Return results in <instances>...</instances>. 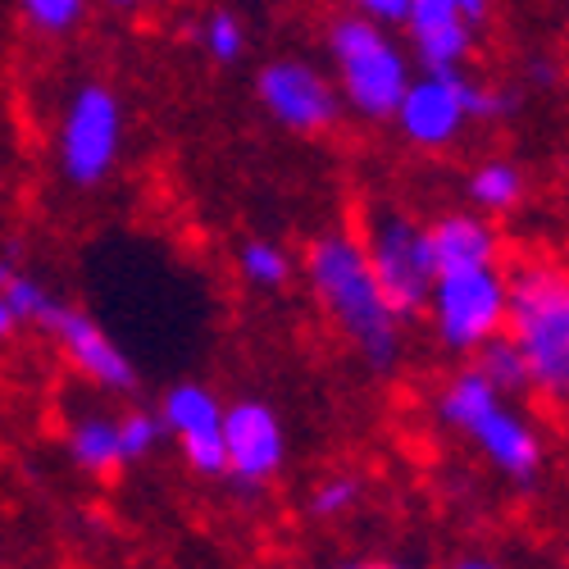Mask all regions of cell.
Instances as JSON below:
<instances>
[{
    "mask_svg": "<svg viewBox=\"0 0 569 569\" xmlns=\"http://www.w3.org/2000/svg\"><path fill=\"white\" fill-rule=\"evenodd\" d=\"M306 282L338 333L360 351L373 373H392L401 365L406 323L388 306L383 288L365 260V247L351 228H323L306 247Z\"/></svg>",
    "mask_w": 569,
    "mask_h": 569,
    "instance_id": "1",
    "label": "cell"
},
{
    "mask_svg": "<svg viewBox=\"0 0 569 569\" xmlns=\"http://www.w3.org/2000/svg\"><path fill=\"white\" fill-rule=\"evenodd\" d=\"M506 338L529 369V392L551 406H569V269L529 260L506 273Z\"/></svg>",
    "mask_w": 569,
    "mask_h": 569,
    "instance_id": "2",
    "label": "cell"
},
{
    "mask_svg": "<svg viewBox=\"0 0 569 569\" xmlns=\"http://www.w3.org/2000/svg\"><path fill=\"white\" fill-rule=\"evenodd\" d=\"M323 51L333 60V82L342 91V106L365 123H388L401 91L415 78V60L406 41L365 14L342 10L323 28Z\"/></svg>",
    "mask_w": 569,
    "mask_h": 569,
    "instance_id": "3",
    "label": "cell"
},
{
    "mask_svg": "<svg viewBox=\"0 0 569 569\" xmlns=\"http://www.w3.org/2000/svg\"><path fill=\"white\" fill-rule=\"evenodd\" d=\"M438 419L479 447L483 460L497 473H506L510 483L525 488V483H533L542 473V438H538V429L473 365L451 373L442 383Z\"/></svg>",
    "mask_w": 569,
    "mask_h": 569,
    "instance_id": "4",
    "label": "cell"
},
{
    "mask_svg": "<svg viewBox=\"0 0 569 569\" xmlns=\"http://www.w3.org/2000/svg\"><path fill=\"white\" fill-rule=\"evenodd\" d=\"M360 247L365 260L383 288L388 306L397 310L401 323H410L415 315H423L433 292V247H429V223H419L410 210H401L397 201H365L360 210Z\"/></svg>",
    "mask_w": 569,
    "mask_h": 569,
    "instance_id": "5",
    "label": "cell"
},
{
    "mask_svg": "<svg viewBox=\"0 0 569 569\" xmlns=\"http://www.w3.org/2000/svg\"><path fill=\"white\" fill-rule=\"evenodd\" d=\"M123 101L101 78H87L69 91V101L56 123V164L60 178L78 192L110 182L123 156Z\"/></svg>",
    "mask_w": 569,
    "mask_h": 569,
    "instance_id": "6",
    "label": "cell"
},
{
    "mask_svg": "<svg viewBox=\"0 0 569 569\" xmlns=\"http://www.w3.org/2000/svg\"><path fill=\"white\" fill-rule=\"evenodd\" d=\"M506 301H510V282H506L501 264L447 269L433 278L423 315H429L442 351L473 356L488 338L506 333Z\"/></svg>",
    "mask_w": 569,
    "mask_h": 569,
    "instance_id": "7",
    "label": "cell"
},
{
    "mask_svg": "<svg viewBox=\"0 0 569 569\" xmlns=\"http://www.w3.org/2000/svg\"><path fill=\"white\" fill-rule=\"evenodd\" d=\"M256 101L260 110L297 137H323L342 123V91L333 73H323L315 60L273 56L256 69Z\"/></svg>",
    "mask_w": 569,
    "mask_h": 569,
    "instance_id": "8",
    "label": "cell"
},
{
    "mask_svg": "<svg viewBox=\"0 0 569 569\" xmlns=\"http://www.w3.org/2000/svg\"><path fill=\"white\" fill-rule=\"evenodd\" d=\"M469 73L447 69V73H415L410 87L392 110V123L406 147L415 151H447L460 141V132L473 123L469 119Z\"/></svg>",
    "mask_w": 569,
    "mask_h": 569,
    "instance_id": "9",
    "label": "cell"
},
{
    "mask_svg": "<svg viewBox=\"0 0 569 569\" xmlns=\"http://www.w3.org/2000/svg\"><path fill=\"white\" fill-rule=\"evenodd\" d=\"M223 479H237L242 488H264L288 465V433L269 401L242 397L223 406Z\"/></svg>",
    "mask_w": 569,
    "mask_h": 569,
    "instance_id": "10",
    "label": "cell"
},
{
    "mask_svg": "<svg viewBox=\"0 0 569 569\" xmlns=\"http://www.w3.org/2000/svg\"><path fill=\"white\" fill-rule=\"evenodd\" d=\"M160 419L178 442L187 469L201 473V479H223V401L206 383H192V378L173 383L160 397Z\"/></svg>",
    "mask_w": 569,
    "mask_h": 569,
    "instance_id": "11",
    "label": "cell"
},
{
    "mask_svg": "<svg viewBox=\"0 0 569 569\" xmlns=\"http://www.w3.org/2000/svg\"><path fill=\"white\" fill-rule=\"evenodd\" d=\"M401 28H406V51L423 73L465 69L473 51H479V23H469V14L456 0H410Z\"/></svg>",
    "mask_w": 569,
    "mask_h": 569,
    "instance_id": "12",
    "label": "cell"
},
{
    "mask_svg": "<svg viewBox=\"0 0 569 569\" xmlns=\"http://www.w3.org/2000/svg\"><path fill=\"white\" fill-rule=\"evenodd\" d=\"M46 338H56V347L64 351V360L87 378L91 388L114 392V397L137 392V365L128 360V351L87 310H78V306L64 301L60 319L51 323V333H46Z\"/></svg>",
    "mask_w": 569,
    "mask_h": 569,
    "instance_id": "13",
    "label": "cell"
},
{
    "mask_svg": "<svg viewBox=\"0 0 569 569\" xmlns=\"http://www.w3.org/2000/svg\"><path fill=\"white\" fill-rule=\"evenodd\" d=\"M429 247H433L438 273L479 269V264L501 260V232H497L492 214H483V210H451L429 223Z\"/></svg>",
    "mask_w": 569,
    "mask_h": 569,
    "instance_id": "14",
    "label": "cell"
},
{
    "mask_svg": "<svg viewBox=\"0 0 569 569\" xmlns=\"http://www.w3.org/2000/svg\"><path fill=\"white\" fill-rule=\"evenodd\" d=\"M465 197H469L473 210H483V214H515L529 197V173L515 160H501V156L479 160L465 178Z\"/></svg>",
    "mask_w": 569,
    "mask_h": 569,
    "instance_id": "15",
    "label": "cell"
},
{
    "mask_svg": "<svg viewBox=\"0 0 569 569\" xmlns=\"http://www.w3.org/2000/svg\"><path fill=\"white\" fill-rule=\"evenodd\" d=\"M0 292H6L19 328H37V333H51V323L64 310V301L51 288H46L41 278H32L19 264V256H0Z\"/></svg>",
    "mask_w": 569,
    "mask_h": 569,
    "instance_id": "16",
    "label": "cell"
},
{
    "mask_svg": "<svg viewBox=\"0 0 569 569\" xmlns=\"http://www.w3.org/2000/svg\"><path fill=\"white\" fill-rule=\"evenodd\" d=\"M69 460L91 473V479H110L123 469L119 451V419L114 415H78L69 429Z\"/></svg>",
    "mask_w": 569,
    "mask_h": 569,
    "instance_id": "17",
    "label": "cell"
},
{
    "mask_svg": "<svg viewBox=\"0 0 569 569\" xmlns=\"http://www.w3.org/2000/svg\"><path fill=\"white\" fill-rule=\"evenodd\" d=\"M237 273H242L256 292H282L297 273V260L278 242H269V237H251V242L237 247Z\"/></svg>",
    "mask_w": 569,
    "mask_h": 569,
    "instance_id": "18",
    "label": "cell"
},
{
    "mask_svg": "<svg viewBox=\"0 0 569 569\" xmlns=\"http://www.w3.org/2000/svg\"><path fill=\"white\" fill-rule=\"evenodd\" d=\"M97 0H14V10L32 37H73Z\"/></svg>",
    "mask_w": 569,
    "mask_h": 569,
    "instance_id": "19",
    "label": "cell"
},
{
    "mask_svg": "<svg viewBox=\"0 0 569 569\" xmlns=\"http://www.w3.org/2000/svg\"><path fill=\"white\" fill-rule=\"evenodd\" d=\"M473 356H479V360H473V369H479L501 397H519V392H529V369H525V356H519V347H515L506 333L488 338V342H483L479 351H473Z\"/></svg>",
    "mask_w": 569,
    "mask_h": 569,
    "instance_id": "20",
    "label": "cell"
},
{
    "mask_svg": "<svg viewBox=\"0 0 569 569\" xmlns=\"http://www.w3.org/2000/svg\"><path fill=\"white\" fill-rule=\"evenodd\" d=\"M197 37H201V51H206V56H210L214 64H223V69L242 64L247 46H251V37H247V23H242V14H237V10H228V6L210 10V14L201 19Z\"/></svg>",
    "mask_w": 569,
    "mask_h": 569,
    "instance_id": "21",
    "label": "cell"
},
{
    "mask_svg": "<svg viewBox=\"0 0 569 569\" xmlns=\"http://www.w3.org/2000/svg\"><path fill=\"white\" fill-rule=\"evenodd\" d=\"M360 497H365V483L356 479V473H328V479H319L310 488L306 510H310V519H323V525H328V519L351 515L360 506Z\"/></svg>",
    "mask_w": 569,
    "mask_h": 569,
    "instance_id": "22",
    "label": "cell"
},
{
    "mask_svg": "<svg viewBox=\"0 0 569 569\" xmlns=\"http://www.w3.org/2000/svg\"><path fill=\"white\" fill-rule=\"evenodd\" d=\"M164 438H169V429H164L160 410H128V415H119V451H123V465L147 460Z\"/></svg>",
    "mask_w": 569,
    "mask_h": 569,
    "instance_id": "23",
    "label": "cell"
},
{
    "mask_svg": "<svg viewBox=\"0 0 569 569\" xmlns=\"http://www.w3.org/2000/svg\"><path fill=\"white\" fill-rule=\"evenodd\" d=\"M342 6L351 14H365L373 23H388V28H401L406 23V10H410V0H342Z\"/></svg>",
    "mask_w": 569,
    "mask_h": 569,
    "instance_id": "24",
    "label": "cell"
},
{
    "mask_svg": "<svg viewBox=\"0 0 569 569\" xmlns=\"http://www.w3.org/2000/svg\"><path fill=\"white\" fill-rule=\"evenodd\" d=\"M333 569H410V565H401V560H338Z\"/></svg>",
    "mask_w": 569,
    "mask_h": 569,
    "instance_id": "25",
    "label": "cell"
},
{
    "mask_svg": "<svg viewBox=\"0 0 569 569\" xmlns=\"http://www.w3.org/2000/svg\"><path fill=\"white\" fill-rule=\"evenodd\" d=\"M529 78H533L538 87H556V78H560V73H556L551 64H547V56H538V60L529 64Z\"/></svg>",
    "mask_w": 569,
    "mask_h": 569,
    "instance_id": "26",
    "label": "cell"
},
{
    "mask_svg": "<svg viewBox=\"0 0 569 569\" xmlns=\"http://www.w3.org/2000/svg\"><path fill=\"white\" fill-rule=\"evenodd\" d=\"M14 328H19V319H14L10 301H6V292H0V342H10V338H14Z\"/></svg>",
    "mask_w": 569,
    "mask_h": 569,
    "instance_id": "27",
    "label": "cell"
},
{
    "mask_svg": "<svg viewBox=\"0 0 569 569\" xmlns=\"http://www.w3.org/2000/svg\"><path fill=\"white\" fill-rule=\"evenodd\" d=\"M97 6H106V10H114V14H141L151 6V0H97Z\"/></svg>",
    "mask_w": 569,
    "mask_h": 569,
    "instance_id": "28",
    "label": "cell"
},
{
    "mask_svg": "<svg viewBox=\"0 0 569 569\" xmlns=\"http://www.w3.org/2000/svg\"><path fill=\"white\" fill-rule=\"evenodd\" d=\"M451 569H501L497 560H488V556H465V560H456Z\"/></svg>",
    "mask_w": 569,
    "mask_h": 569,
    "instance_id": "29",
    "label": "cell"
}]
</instances>
